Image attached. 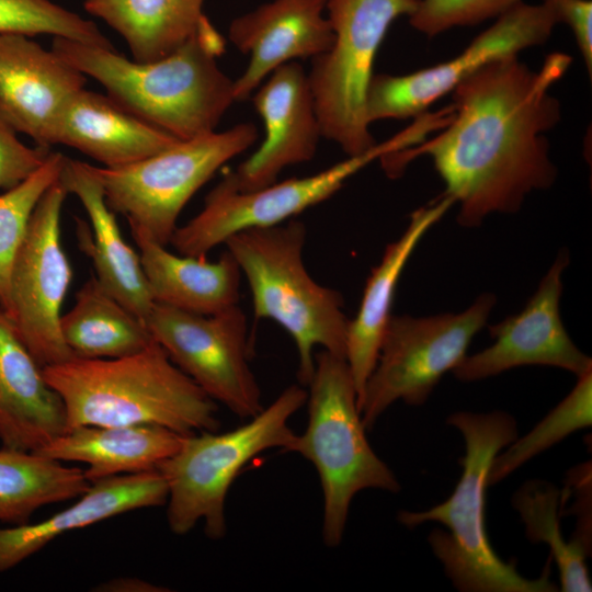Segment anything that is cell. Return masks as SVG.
<instances>
[{
  "label": "cell",
  "mask_w": 592,
  "mask_h": 592,
  "mask_svg": "<svg viewBox=\"0 0 592 592\" xmlns=\"http://www.w3.org/2000/svg\"><path fill=\"white\" fill-rule=\"evenodd\" d=\"M571 60L553 53L537 71L517 55L489 62L452 91V118L441 133L383 157L385 171L396 177L414 157L430 156L465 228L517 212L531 192L556 180L545 134L559 123L561 106L549 91Z\"/></svg>",
  "instance_id": "6da1fadb"
},
{
  "label": "cell",
  "mask_w": 592,
  "mask_h": 592,
  "mask_svg": "<svg viewBox=\"0 0 592 592\" xmlns=\"http://www.w3.org/2000/svg\"><path fill=\"white\" fill-rule=\"evenodd\" d=\"M224 49V37L206 15L183 45L148 62L65 37L52 44L55 54L102 84L119 106L180 140L214 132L236 102L234 81L217 62Z\"/></svg>",
  "instance_id": "7a4b0ae2"
},
{
  "label": "cell",
  "mask_w": 592,
  "mask_h": 592,
  "mask_svg": "<svg viewBox=\"0 0 592 592\" xmlns=\"http://www.w3.org/2000/svg\"><path fill=\"white\" fill-rule=\"evenodd\" d=\"M465 443L459 459L463 471L453 493L442 503L423 511L398 513L409 528L425 522L446 527L433 528L428 536L434 556L445 574L460 592H556L550 580L551 558L536 579L523 577L515 561H504L493 550L486 530V489L493 458L517 436V422L505 411H457L446 419Z\"/></svg>",
  "instance_id": "3957f363"
},
{
  "label": "cell",
  "mask_w": 592,
  "mask_h": 592,
  "mask_svg": "<svg viewBox=\"0 0 592 592\" xmlns=\"http://www.w3.org/2000/svg\"><path fill=\"white\" fill-rule=\"evenodd\" d=\"M60 396L67 430L82 425L152 424L183 435L218 431V407L155 340L116 358H83L43 367Z\"/></svg>",
  "instance_id": "277c9868"
},
{
  "label": "cell",
  "mask_w": 592,
  "mask_h": 592,
  "mask_svg": "<svg viewBox=\"0 0 592 592\" xmlns=\"http://www.w3.org/2000/svg\"><path fill=\"white\" fill-rule=\"evenodd\" d=\"M306 226L289 219L229 237L225 244L247 278L257 319H271L293 338L297 377L307 387L317 346L345 358L349 319L342 295L317 283L303 261Z\"/></svg>",
  "instance_id": "5b68a950"
},
{
  "label": "cell",
  "mask_w": 592,
  "mask_h": 592,
  "mask_svg": "<svg viewBox=\"0 0 592 592\" xmlns=\"http://www.w3.org/2000/svg\"><path fill=\"white\" fill-rule=\"evenodd\" d=\"M307 387L308 424L286 452L300 454L317 469L323 497L322 540L333 548L342 542L356 493L365 489L398 493L401 486L366 437L346 360L325 350L316 353Z\"/></svg>",
  "instance_id": "8992f818"
},
{
  "label": "cell",
  "mask_w": 592,
  "mask_h": 592,
  "mask_svg": "<svg viewBox=\"0 0 592 592\" xmlns=\"http://www.w3.org/2000/svg\"><path fill=\"white\" fill-rule=\"evenodd\" d=\"M307 397L304 386L291 385L236 429L184 435L179 449L157 467L168 487L170 531L183 536L202 521L208 538H223L227 533L225 505L231 483L259 454L271 448L287 451L296 436L288 421Z\"/></svg>",
  "instance_id": "52a82bcc"
},
{
  "label": "cell",
  "mask_w": 592,
  "mask_h": 592,
  "mask_svg": "<svg viewBox=\"0 0 592 592\" xmlns=\"http://www.w3.org/2000/svg\"><path fill=\"white\" fill-rule=\"evenodd\" d=\"M420 0H327L333 42L311 59L309 84L322 137L349 156L376 143L366 116L373 66L388 29L399 16L413 14Z\"/></svg>",
  "instance_id": "ba28073f"
},
{
  "label": "cell",
  "mask_w": 592,
  "mask_h": 592,
  "mask_svg": "<svg viewBox=\"0 0 592 592\" xmlns=\"http://www.w3.org/2000/svg\"><path fill=\"white\" fill-rule=\"evenodd\" d=\"M257 138L253 124L240 123L224 132L179 140L125 167L89 164V169L100 182L106 204L127 219L133 236L166 247L178 228L180 213L192 196Z\"/></svg>",
  "instance_id": "9c48e42d"
},
{
  "label": "cell",
  "mask_w": 592,
  "mask_h": 592,
  "mask_svg": "<svg viewBox=\"0 0 592 592\" xmlns=\"http://www.w3.org/2000/svg\"><path fill=\"white\" fill-rule=\"evenodd\" d=\"M496 301L493 294L485 293L458 314L391 315L360 403L366 431L398 400L409 406L423 405L444 374L465 358Z\"/></svg>",
  "instance_id": "30bf717a"
},
{
  "label": "cell",
  "mask_w": 592,
  "mask_h": 592,
  "mask_svg": "<svg viewBox=\"0 0 592 592\" xmlns=\"http://www.w3.org/2000/svg\"><path fill=\"white\" fill-rule=\"evenodd\" d=\"M146 325L170 360L214 401L242 419L264 408L239 305L206 316L155 303Z\"/></svg>",
  "instance_id": "8fae6325"
},
{
  "label": "cell",
  "mask_w": 592,
  "mask_h": 592,
  "mask_svg": "<svg viewBox=\"0 0 592 592\" xmlns=\"http://www.w3.org/2000/svg\"><path fill=\"white\" fill-rule=\"evenodd\" d=\"M401 147L395 135L316 174L252 191H239L221 179L206 195L203 209L175 229L170 243L182 255L206 258L212 249L239 231L280 225L326 201L361 169Z\"/></svg>",
  "instance_id": "7c38bea8"
},
{
  "label": "cell",
  "mask_w": 592,
  "mask_h": 592,
  "mask_svg": "<svg viewBox=\"0 0 592 592\" xmlns=\"http://www.w3.org/2000/svg\"><path fill=\"white\" fill-rule=\"evenodd\" d=\"M67 195L58 180L41 197L10 276L8 318L42 367L73 357L60 333V310L72 277L60 241Z\"/></svg>",
  "instance_id": "4fadbf2b"
},
{
  "label": "cell",
  "mask_w": 592,
  "mask_h": 592,
  "mask_svg": "<svg viewBox=\"0 0 592 592\" xmlns=\"http://www.w3.org/2000/svg\"><path fill=\"white\" fill-rule=\"evenodd\" d=\"M557 24L546 4L521 0L497 16L456 57L408 75H374L366 95L369 124L387 118H414L428 112L435 101L489 62L544 44Z\"/></svg>",
  "instance_id": "5bb4252c"
},
{
  "label": "cell",
  "mask_w": 592,
  "mask_h": 592,
  "mask_svg": "<svg viewBox=\"0 0 592 592\" xmlns=\"http://www.w3.org/2000/svg\"><path fill=\"white\" fill-rule=\"evenodd\" d=\"M560 251L536 292L516 315L489 326L494 342L466 355L452 373L462 382H476L524 365L562 368L577 377L592 371V360L569 337L561 317L562 273L569 265Z\"/></svg>",
  "instance_id": "9a60e30c"
},
{
  "label": "cell",
  "mask_w": 592,
  "mask_h": 592,
  "mask_svg": "<svg viewBox=\"0 0 592 592\" xmlns=\"http://www.w3.org/2000/svg\"><path fill=\"white\" fill-rule=\"evenodd\" d=\"M265 127L261 146L223 178L239 191L274 182L283 169L314 158L321 135L308 73L296 61L275 69L253 92Z\"/></svg>",
  "instance_id": "2e32d148"
},
{
  "label": "cell",
  "mask_w": 592,
  "mask_h": 592,
  "mask_svg": "<svg viewBox=\"0 0 592 592\" xmlns=\"http://www.w3.org/2000/svg\"><path fill=\"white\" fill-rule=\"evenodd\" d=\"M86 76L31 36L0 33V116L36 145H55L57 124Z\"/></svg>",
  "instance_id": "e0dca14e"
},
{
  "label": "cell",
  "mask_w": 592,
  "mask_h": 592,
  "mask_svg": "<svg viewBox=\"0 0 592 592\" xmlns=\"http://www.w3.org/2000/svg\"><path fill=\"white\" fill-rule=\"evenodd\" d=\"M327 0H272L234 19L230 42L249 54L247 68L234 81L235 101H246L275 69L298 58L327 52L334 35Z\"/></svg>",
  "instance_id": "ac0fdd59"
},
{
  "label": "cell",
  "mask_w": 592,
  "mask_h": 592,
  "mask_svg": "<svg viewBox=\"0 0 592 592\" xmlns=\"http://www.w3.org/2000/svg\"><path fill=\"white\" fill-rule=\"evenodd\" d=\"M59 181L82 204L91 224L79 221L82 251L93 262L103 288L146 322L153 305L140 255L124 239L115 213L105 202L103 189L89 163L66 157Z\"/></svg>",
  "instance_id": "d6986e66"
},
{
  "label": "cell",
  "mask_w": 592,
  "mask_h": 592,
  "mask_svg": "<svg viewBox=\"0 0 592 592\" xmlns=\"http://www.w3.org/2000/svg\"><path fill=\"white\" fill-rule=\"evenodd\" d=\"M168 487L157 469L103 478L70 506L37 523L0 527V573L58 536L134 510L166 504Z\"/></svg>",
  "instance_id": "ffe728a7"
},
{
  "label": "cell",
  "mask_w": 592,
  "mask_h": 592,
  "mask_svg": "<svg viewBox=\"0 0 592 592\" xmlns=\"http://www.w3.org/2000/svg\"><path fill=\"white\" fill-rule=\"evenodd\" d=\"M67 431L60 396L0 307V442L37 452Z\"/></svg>",
  "instance_id": "44dd1931"
},
{
  "label": "cell",
  "mask_w": 592,
  "mask_h": 592,
  "mask_svg": "<svg viewBox=\"0 0 592 592\" xmlns=\"http://www.w3.org/2000/svg\"><path fill=\"white\" fill-rule=\"evenodd\" d=\"M455 204L443 194L418 208L401 236L387 244L380 262L368 276L356 316L349 321L345 360L357 391V405L379 354L382 339L391 317L399 277L415 247L428 230Z\"/></svg>",
  "instance_id": "7402d4cb"
},
{
  "label": "cell",
  "mask_w": 592,
  "mask_h": 592,
  "mask_svg": "<svg viewBox=\"0 0 592 592\" xmlns=\"http://www.w3.org/2000/svg\"><path fill=\"white\" fill-rule=\"evenodd\" d=\"M179 140L126 111L107 94L83 88L64 107L55 145L77 149L104 168H121L160 152Z\"/></svg>",
  "instance_id": "603a6c76"
},
{
  "label": "cell",
  "mask_w": 592,
  "mask_h": 592,
  "mask_svg": "<svg viewBox=\"0 0 592 592\" xmlns=\"http://www.w3.org/2000/svg\"><path fill=\"white\" fill-rule=\"evenodd\" d=\"M183 434L152 424L82 425L68 429L37 451L62 463L87 465L90 482L157 469L181 446Z\"/></svg>",
  "instance_id": "cb8c5ba5"
},
{
  "label": "cell",
  "mask_w": 592,
  "mask_h": 592,
  "mask_svg": "<svg viewBox=\"0 0 592 592\" xmlns=\"http://www.w3.org/2000/svg\"><path fill=\"white\" fill-rule=\"evenodd\" d=\"M133 238L155 303L206 316L238 305L241 270L228 250L209 262L177 255L141 236Z\"/></svg>",
  "instance_id": "d4e9b609"
},
{
  "label": "cell",
  "mask_w": 592,
  "mask_h": 592,
  "mask_svg": "<svg viewBox=\"0 0 592 592\" xmlns=\"http://www.w3.org/2000/svg\"><path fill=\"white\" fill-rule=\"evenodd\" d=\"M205 0H86V11L118 33L133 59L148 62L183 45L205 16Z\"/></svg>",
  "instance_id": "484cf974"
},
{
  "label": "cell",
  "mask_w": 592,
  "mask_h": 592,
  "mask_svg": "<svg viewBox=\"0 0 592 592\" xmlns=\"http://www.w3.org/2000/svg\"><path fill=\"white\" fill-rule=\"evenodd\" d=\"M60 333L73 356L116 358L135 354L152 341L146 322L109 294L92 275L60 317Z\"/></svg>",
  "instance_id": "4316f807"
},
{
  "label": "cell",
  "mask_w": 592,
  "mask_h": 592,
  "mask_svg": "<svg viewBox=\"0 0 592 592\" xmlns=\"http://www.w3.org/2000/svg\"><path fill=\"white\" fill-rule=\"evenodd\" d=\"M84 470L36 452L0 449V523L21 525L42 506L79 498Z\"/></svg>",
  "instance_id": "83f0119b"
},
{
  "label": "cell",
  "mask_w": 592,
  "mask_h": 592,
  "mask_svg": "<svg viewBox=\"0 0 592 592\" xmlns=\"http://www.w3.org/2000/svg\"><path fill=\"white\" fill-rule=\"evenodd\" d=\"M511 503L521 516L527 539L533 544L548 545L551 561L559 571L560 590L592 591L585 565L589 555L579 545L562 537V491L548 481L528 480L514 492Z\"/></svg>",
  "instance_id": "f1b7e54d"
},
{
  "label": "cell",
  "mask_w": 592,
  "mask_h": 592,
  "mask_svg": "<svg viewBox=\"0 0 592 592\" xmlns=\"http://www.w3.org/2000/svg\"><path fill=\"white\" fill-rule=\"evenodd\" d=\"M572 390L527 434L516 437L493 458L488 485H496L526 462L592 424V371L577 377Z\"/></svg>",
  "instance_id": "f546056e"
},
{
  "label": "cell",
  "mask_w": 592,
  "mask_h": 592,
  "mask_svg": "<svg viewBox=\"0 0 592 592\" xmlns=\"http://www.w3.org/2000/svg\"><path fill=\"white\" fill-rule=\"evenodd\" d=\"M66 156L52 151L29 178L0 194V307L10 311V276L32 214L44 193L59 180Z\"/></svg>",
  "instance_id": "4dcf8cb0"
},
{
  "label": "cell",
  "mask_w": 592,
  "mask_h": 592,
  "mask_svg": "<svg viewBox=\"0 0 592 592\" xmlns=\"http://www.w3.org/2000/svg\"><path fill=\"white\" fill-rule=\"evenodd\" d=\"M0 33L47 34L114 48L94 22L50 0H0Z\"/></svg>",
  "instance_id": "1f68e13d"
},
{
  "label": "cell",
  "mask_w": 592,
  "mask_h": 592,
  "mask_svg": "<svg viewBox=\"0 0 592 592\" xmlns=\"http://www.w3.org/2000/svg\"><path fill=\"white\" fill-rule=\"evenodd\" d=\"M521 0H420L409 16L412 27L429 37L455 26L497 18Z\"/></svg>",
  "instance_id": "d6a6232c"
},
{
  "label": "cell",
  "mask_w": 592,
  "mask_h": 592,
  "mask_svg": "<svg viewBox=\"0 0 592 592\" xmlns=\"http://www.w3.org/2000/svg\"><path fill=\"white\" fill-rule=\"evenodd\" d=\"M0 116V190H9L34 173L48 158L50 148L30 147Z\"/></svg>",
  "instance_id": "836d02e7"
},
{
  "label": "cell",
  "mask_w": 592,
  "mask_h": 592,
  "mask_svg": "<svg viewBox=\"0 0 592 592\" xmlns=\"http://www.w3.org/2000/svg\"><path fill=\"white\" fill-rule=\"evenodd\" d=\"M557 19L572 31L584 65L592 73V1L591 0H542Z\"/></svg>",
  "instance_id": "e575fe53"
},
{
  "label": "cell",
  "mask_w": 592,
  "mask_h": 592,
  "mask_svg": "<svg viewBox=\"0 0 592 592\" xmlns=\"http://www.w3.org/2000/svg\"><path fill=\"white\" fill-rule=\"evenodd\" d=\"M591 463L573 468L569 474L567 488L574 492L573 511L577 528L571 538L589 556L591 555Z\"/></svg>",
  "instance_id": "d590c367"
},
{
  "label": "cell",
  "mask_w": 592,
  "mask_h": 592,
  "mask_svg": "<svg viewBox=\"0 0 592 592\" xmlns=\"http://www.w3.org/2000/svg\"><path fill=\"white\" fill-rule=\"evenodd\" d=\"M98 591L107 592H161L167 591L163 587L155 585L141 579L119 578L102 583Z\"/></svg>",
  "instance_id": "8d00e7d4"
}]
</instances>
